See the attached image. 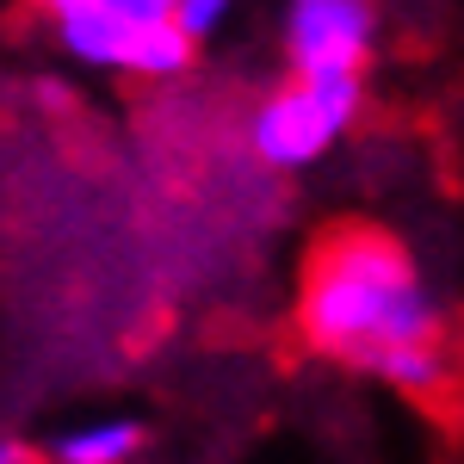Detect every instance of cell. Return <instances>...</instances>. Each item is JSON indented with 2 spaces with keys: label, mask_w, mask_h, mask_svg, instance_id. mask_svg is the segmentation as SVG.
<instances>
[{
  "label": "cell",
  "mask_w": 464,
  "mask_h": 464,
  "mask_svg": "<svg viewBox=\"0 0 464 464\" xmlns=\"http://www.w3.org/2000/svg\"><path fill=\"white\" fill-rule=\"evenodd\" d=\"M291 328L347 378L409 402H459V310L402 229H322L291 285Z\"/></svg>",
  "instance_id": "1"
},
{
  "label": "cell",
  "mask_w": 464,
  "mask_h": 464,
  "mask_svg": "<svg viewBox=\"0 0 464 464\" xmlns=\"http://www.w3.org/2000/svg\"><path fill=\"white\" fill-rule=\"evenodd\" d=\"M365 118V81L341 74H279L248 106V155L266 174H310Z\"/></svg>",
  "instance_id": "2"
},
{
  "label": "cell",
  "mask_w": 464,
  "mask_h": 464,
  "mask_svg": "<svg viewBox=\"0 0 464 464\" xmlns=\"http://www.w3.org/2000/svg\"><path fill=\"white\" fill-rule=\"evenodd\" d=\"M50 44L69 56L74 69L106 74V81H130V87H168L179 74H192L198 50L179 37L168 13H74V19H50Z\"/></svg>",
  "instance_id": "3"
},
{
  "label": "cell",
  "mask_w": 464,
  "mask_h": 464,
  "mask_svg": "<svg viewBox=\"0 0 464 464\" xmlns=\"http://www.w3.org/2000/svg\"><path fill=\"white\" fill-rule=\"evenodd\" d=\"M279 56H285V74L365 81L378 56V0H285Z\"/></svg>",
  "instance_id": "4"
},
{
  "label": "cell",
  "mask_w": 464,
  "mask_h": 464,
  "mask_svg": "<svg viewBox=\"0 0 464 464\" xmlns=\"http://www.w3.org/2000/svg\"><path fill=\"white\" fill-rule=\"evenodd\" d=\"M149 446V428L137 415H118V409H100V415H74L69 428H56L44 440V459L50 464H137Z\"/></svg>",
  "instance_id": "5"
},
{
  "label": "cell",
  "mask_w": 464,
  "mask_h": 464,
  "mask_svg": "<svg viewBox=\"0 0 464 464\" xmlns=\"http://www.w3.org/2000/svg\"><path fill=\"white\" fill-rule=\"evenodd\" d=\"M236 6L242 0H168V19L179 25V37L192 50H205V44H217V37L236 25Z\"/></svg>",
  "instance_id": "6"
},
{
  "label": "cell",
  "mask_w": 464,
  "mask_h": 464,
  "mask_svg": "<svg viewBox=\"0 0 464 464\" xmlns=\"http://www.w3.org/2000/svg\"><path fill=\"white\" fill-rule=\"evenodd\" d=\"M37 19L50 25V19H74V13H143V19H155V13H168V0H25Z\"/></svg>",
  "instance_id": "7"
},
{
  "label": "cell",
  "mask_w": 464,
  "mask_h": 464,
  "mask_svg": "<svg viewBox=\"0 0 464 464\" xmlns=\"http://www.w3.org/2000/svg\"><path fill=\"white\" fill-rule=\"evenodd\" d=\"M0 464H25V446L19 440H0Z\"/></svg>",
  "instance_id": "8"
},
{
  "label": "cell",
  "mask_w": 464,
  "mask_h": 464,
  "mask_svg": "<svg viewBox=\"0 0 464 464\" xmlns=\"http://www.w3.org/2000/svg\"><path fill=\"white\" fill-rule=\"evenodd\" d=\"M459 402H464V316H459Z\"/></svg>",
  "instance_id": "9"
}]
</instances>
